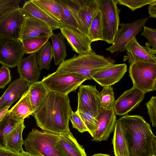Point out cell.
Instances as JSON below:
<instances>
[{
  "mask_svg": "<svg viewBox=\"0 0 156 156\" xmlns=\"http://www.w3.org/2000/svg\"><path fill=\"white\" fill-rule=\"evenodd\" d=\"M72 112L68 95L49 91L33 115L43 130L62 135L70 131L69 123Z\"/></svg>",
  "mask_w": 156,
  "mask_h": 156,
  "instance_id": "6da1fadb",
  "label": "cell"
},
{
  "mask_svg": "<svg viewBox=\"0 0 156 156\" xmlns=\"http://www.w3.org/2000/svg\"><path fill=\"white\" fill-rule=\"evenodd\" d=\"M118 120L125 130L129 156H154L153 144L156 136L143 117L127 114Z\"/></svg>",
  "mask_w": 156,
  "mask_h": 156,
  "instance_id": "7a4b0ae2",
  "label": "cell"
},
{
  "mask_svg": "<svg viewBox=\"0 0 156 156\" xmlns=\"http://www.w3.org/2000/svg\"><path fill=\"white\" fill-rule=\"evenodd\" d=\"M114 59L95 54H75L72 58L59 64L56 71L75 73L83 75L87 80L104 68L114 64Z\"/></svg>",
  "mask_w": 156,
  "mask_h": 156,
  "instance_id": "3957f363",
  "label": "cell"
},
{
  "mask_svg": "<svg viewBox=\"0 0 156 156\" xmlns=\"http://www.w3.org/2000/svg\"><path fill=\"white\" fill-rule=\"evenodd\" d=\"M60 135L33 129L23 145L26 151L36 156H61L55 147Z\"/></svg>",
  "mask_w": 156,
  "mask_h": 156,
  "instance_id": "277c9868",
  "label": "cell"
},
{
  "mask_svg": "<svg viewBox=\"0 0 156 156\" xmlns=\"http://www.w3.org/2000/svg\"><path fill=\"white\" fill-rule=\"evenodd\" d=\"M86 80L87 77L78 73L56 71L44 76L41 81L50 91L68 95Z\"/></svg>",
  "mask_w": 156,
  "mask_h": 156,
  "instance_id": "5b68a950",
  "label": "cell"
},
{
  "mask_svg": "<svg viewBox=\"0 0 156 156\" xmlns=\"http://www.w3.org/2000/svg\"><path fill=\"white\" fill-rule=\"evenodd\" d=\"M98 8L101 13L103 41L112 44L119 30L121 9L116 0H97Z\"/></svg>",
  "mask_w": 156,
  "mask_h": 156,
  "instance_id": "8992f818",
  "label": "cell"
},
{
  "mask_svg": "<svg viewBox=\"0 0 156 156\" xmlns=\"http://www.w3.org/2000/svg\"><path fill=\"white\" fill-rule=\"evenodd\" d=\"M129 76L133 87L145 94L156 89V64L138 62L130 65Z\"/></svg>",
  "mask_w": 156,
  "mask_h": 156,
  "instance_id": "52a82bcc",
  "label": "cell"
},
{
  "mask_svg": "<svg viewBox=\"0 0 156 156\" xmlns=\"http://www.w3.org/2000/svg\"><path fill=\"white\" fill-rule=\"evenodd\" d=\"M148 20V18H141L130 23H120L114 42L106 50L113 54L116 52H123L132 39L141 32Z\"/></svg>",
  "mask_w": 156,
  "mask_h": 156,
  "instance_id": "ba28073f",
  "label": "cell"
},
{
  "mask_svg": "<svg viewBox=\"0 0 156 156\" xmlns=\"http://www.w3.org/2000/svg\"><path fill=\"white\" fill-rule=\"evenodd\" d=\"M73 14L80 31L88 37L89 30L96 11L97 0H71Z\"/></svg>",
  "mask_w": 156,
  "mask_h": 156,
  "instance_id": "9c48e42d",
  "label": "cell"
},
{
  "mask_svg": "<svg viewBox=\"0 0 156 156\" xmlns=\"http://www.w3.org/2000/svg\"><path fill=\"white\" fill-rule=\"evenodd\" d=\"M25 54L20 40L0 36V64L8 68L17 66Z\"/></svg>",
  "mask_w": 156,
  "mask_h": 156,
  "instance_id": "30bf717a",
  "label": "cell"
},
{
  "mask_svg": "<svg viewBox=\"0 0 156 156\" xmlns=\"http://www.w3.org/2000/svg\"><path fill=\"white\" fill-rule=\"evenodd\" d=\"M25 18L20 7L6 14L0 20V36L20 40Z\"/></svg>",
  "mask_w": 156,
  "mask_h": 156,
  "instance_id": "8fae6325",
  "label": "cell"
},
{
  "mask_svg": "<svg viewBox=\"0 0 156 156\" xmlns=\"http://www.w3.org/2000/svg\"><path fill=\"white\" fill-rule=\"evenodd\" d=\"M99 93L95 86L80 85L78 93L77 110L89 112L97 118L101 108Z\"/></svg>",
  "mask_w": 156,
  "mask_h": 156,
  "instance_id": "7c38bea8",
  "label": "cell"
},
{
  "mask_svg": "<svg viewBox=\"0 0 156 156\" xmlns=\"http://www.w3.org/2000/svg\"><path fill=\"white\" fill-rule=\"evenodd\" d=\"M125 51L127 55L124 56V61L128 59L130 64L138 62L156 64V50L151 48L147 42L145 46H141L135 37L127 44Z\"/></svg>",
  "mask_w": 156,
  "mask_h": 156,
  "instance_id": "4fadbf2b",
  "label": "cell"
},
{
  "mask_svg": "<svg viewBox=\"0 0 156 156\" xmlns=\"http://www.w3.org/2000/svg\"><path fill=\"white\" fill-rule=\"evenodd\" d=\"M145 94L134 87L125 91L115 101L113 110L115 114L119 116L127 114L139 105Z\"/></svg>",
  "mask_w": 156,
  "mask_h": 156,
  "instance_id": "5bb4252c",
  "label": "cell"
},
{
  "mask_svg": "<svg viewBox=\"0 0 156 156\" xmlns=\"http://www.w3.org/2000/svg\"><path fill=\"white\" fill-rule=\"evenodd\" d=\"M61 33L73 50L78 54H95L91 48L92 42L88 37L77 29L61 27Z\"/></svg>",
  "mask_w": 156,
  "mask_h": 156,
  "instance_id": "9a60e30c",
  "label": "cell"
},
{
  "mask_svg": "<svg viewBox=\"0 0 156 156\" xmlns=\"http://www.w3.org/2000/svg\"><path fill=\"white\" fill-rule=\"evenodd\" d=\"M127 71L126 64H114L97 72L92 76V78L102 87L111 86L119 81Z\"/></svg>",
  "mask_w": 156,
  "mask_h": 156,
  "instance_id": "2e32d148",
  "label": "cell"
},
{
  "mask_svg": "<svg viewBox=\"0 0 156 156\" xmlns=\"http://www.w3.org/2000/svg\"><path fill=\"white\" fill-rule=\"evenodd\" d=\"M97 118L98 125L92 140L98 142L107 140L114 131L117 120L116 115L113 109L106 110L101 107Z\"/></svg>",
  "mask_w": 156,
  "mask_h": 156,
  "instance_id": "e0dca14e",
  "label": "cell"
},
{
  "mask_svg": "<svg viewBox=\"0 0 156 156\" xmlns=\"http://www.w3.org/2000/svg\"><path fill=\"white\" fill-rule=\"evenodd\" d=\"M25 17L20 41L36 37H50L53 33L51 27L45 22L31 16Z\"/></svg>",
  "mask_w": 156,
  "mask_h": 156,
  "instance_id": "ac0fdd59",
  "label": "cell"
},
{
  "mask_svg": "<svg viewBox=\"0 0 156 156\" xmlns=\"http://www.w3.org/2000/svg\"><path fill=\"white\" fill-rule=\"evenodd\" d=\"M30 84L20 77L11 82L0 98V109L10 106L28 90Z\"/></svg>",
  "mask_w": 156,
  "mask_h": 156,
  "instance_id": "d6986e66",
  "label": "cell"
},
{
  "mask_svg": "<svg viewBox=\"0 0 156 156\" xmlns=\"http://www.w3.org/2000/svg\"><path fill=\"white\" fill-rule=\"evenodd\" d=\"M55 147L61 156H87L83 147L70 131L60 135Z\"/></svg>",
  "mask_w": 156,
  "mask_h": 156,
  "instance_id": "ffe728a7",
  "label": "cell"
},
{
  "mask_svg": "<svg viewBox=\"0 0 156 156\" xmlns=\"http://www.w3.org/2000/svg\"><path fill=\"white\" fill-rule=\"evenodd\" d=\"M17 67L20 77L30 84L38 81L41 69L38 65L36 53L23 58Z\"/></svg>",
  "mask_w": 156,
  "mask_h": 156,
  "instance_id": "44dd1931",
  "label": "cell"
},
{
  "mask_svg": "<svg viewBox=\"0 0 156 156\" xmlns=\"http://www.w3.org/2000/svg\"><path fill=\"white\" fill-rule=\"evenodd\" d=\"M25 127L24 120L20 121L8 134L3 137V146L13 152L20 153L23 144L22 133Z\"/></svg>",
  "mask_w": 156,
  "mask_h": 156,
  "instance_id": "7402d4cb",
  "label": "cell"
},
{
  "mask_svg": "<svg viewBox=\"0 0 156 156\" xmlns=\"http://www.w3.org/2000/svg\"><path fill=\"white\" fill-rule=\"evenodd\" d=\"M24 16H30L47 24L53 30L60 29L61 26L59 22L45 12L31 0L26 1L21 8Z\"/></svg>",
  "mask_w": 156,
  "mask_h": 156,
  "instance_id": "603a6c76",
  "label": "cell"
},
{
  "mask_svg": "<svg viewBox=\"0 0 156 156\" xmlns=\"http://www.w3.org/2000/svg\"><path fill=\"white\" fill-rule=\"evenodd\" d=\"M34 111L30 100L28 91L9 110L8 114L14 120L19 122L33 115Z\"/></svg>",
  "mask_w": 156,
  "mask_h": 156,
  "instance_id": "cb8c5ba5",
  "label": "cell"
},
{
  "mask_svg": "<svg viewBox=\"0 0 156 156\" xmlns=\"http://www.w3.org/2000/svg\"><path fill=\"white\" fill-rule=\"evenodd\" d=\"M114 131L112 143L115 156H129L125 130L118 119L116 121Z\"/></svg>",
  "mask_w": 156,
  "mask_h": 156,
  "instance_id": "d4e9b609",
  "label": "cell"
},
{
  "mask_svg": "<svg viewBox=\"0 0 156 156\" xmlns=\"http://www.w3.org/2000/svg\"><path fill=\"white\" fill-rule=\"evenodd\" d=\"M49 91L41 81L30 84L28 93L34 112L38 109Z\"/></svg>",
  "mask_w": 156,
  "mask_h": 156,
  "instance_id": "484cf974",
  "label": "cell"
},
{
  "mask_svg": "<svg viewBox=\"0 0 156 156\" xmlns=\"http://www.w3.org/2000/svg\"><path fill=\"white\" fill-rule=\"evenodd\" d=\"M52 44V52L54 64H59L65 60L67 56L65 38L61 32L52 34L50 36Z\"/></svg>",
  "mask_w": 156,
  "mask_h": 156,
  "instance_id": "4316f807",
  "label": "cell"
},
{
  "mask_svg": "<svg viewBox=\"0 0 156 156\" xmlns=\"http://www.w3.org/2000/svg\"><path fill=\"white\" fill-rule=\"evenodd\" d=\"M55 1L62 11L61 19L59 22L61 27H71L80 31L73 13L71 0H56Z\"/></svg>",
  "mask_w": 156,
  "mask_h": 156,
  "instance_id": "83f0119b",
  "label": "cell"
},
{
  "mask_svg": "<svg viewBox=\"0 0 156 156\" xmlns=\"http://www.w3.org/2000/svg\"><path fill=\"white\" fill-rule=\"evenodd\" d=\"M31 0L53 19L58 22L60 21L62 18V11L55 0Z\"/></svg>",
  "mask_w": 156,
  "mask_h": 156,
  "instance_id": "f1b7e54d",
  "label": "cell"
},
{
  "mask_svg": "<svg viewBox=\"0 0 156 156\" xmlns=\"http://www.w3.org/2000/svg\"><path fill=\"white\" fill-rule=\"evenodd\" d=\"M88 37L92 42L103 41L101 13L98 9L96 12L89 30Z\"/></svg>",
  "mask_w": 156,
  "mask_h": 156,
  "instance_id": "f546056e",
  "label": "cell"
},
{
  "mask_svg": "<svg viewBox=\"0 0 156 156\" xmlns=\"http://www.w3.org/2000/svg\"><path fill=\"white\" fill-rule=\"evenodd\" d=\"M50 36L36 37L21 41L26 54L38 52L43 46L48 42Z\"/></svg>",
  "mask_w": 156,
  "mask_h": 156,
  "instance_id": "4dcf8cb0",
  "label": "cell"
},
{
  "mask_svg": "<svg viewBox=\"0 0 156 156\" xmlns=\"http://www.w3.org/2000/svg\"><path fill=\"white\" fill-rule=\"evenodd\" d=\"M53 57L52 47L49 42H47L38 51L37 55L38 65L41 69L49 70Z\"/></svg>",
  "mask_w": 156,
  "mask_h": 156,
  "instance_id": "1f68e13d",
  "label": "cell"
},
{
  "mask_svg": "<svg viewBox=\"0 0 156 156\" xmlns=\"http://www.w3.org/2000/svg\"><path fill=\"white\" fill-rule=\"evenodd\" d=\"M99 97L101 108L106 110L113 109L115 100L111 86L103 87L102 90L99 92Z\"/></svg>",
  "mask_w": 156,
  "mask_h": 156,
  "instance_id": "d6a6232c",
  "label": "cell"
},
{
  "mask_svg": "<svg viewBox=\"0 0 156 156\" xmlns=\"http://www.w3.org/2000/svg\"><path fill=\"white\" fill-rule=\"evenodd\" d=\"M80 117L92 137L97 128L98 121L97 118L90 112L77 111L75 112Z\"/></svg>",
  "mask_w": 156,
  "mask_h": 156,
  "instance_id": "836d02e7",
  "label": "cell"
},
{
  "mask_svg": "<svg viewBox=\"0 0 156 156\" xmlns=\"http://www.w3.org/2000/svg\"><path fill=\"white\" fill-rule=\"evenodd\" d=\"M12 119L8 112L0 122V146H3V137L20 122Z\"/></svg>",
  "mask_w": 156,
  "mask_h": 156,
  "instance_id": "e575fe53",
  "label": "cell"
},
{
  "mask_svg": "<svg viewBox=\"0 0 156 156\" xmlns=\"http://www.w3.org/2000/svg\"><path fill=\"white\" fill-rule=\"evenodd\" d=\"M19 0H0V20L6 14L19 7Z\"/></svg>",
  "mask_w": 156,
  "mask_h": 156,
  "instance_id": "d590c367",
  "label": "cell"
},
{
  "mask_svg": "<svg viewBox=\"0 0 156 156\" xmlns=\"http://www.w3.org/2000/svg\"><path fill=\"white\" fill-rule=\"evenodd\" d=\"M154 0H116L117 4L126 6L129 8L132 11L149 5Z\"/></svg>",
  "mask_w": 156,
  "mask_h": 156,
  "instance_id": "8d00e7d4",
  "label": "cell"
},
{
  "mask_svg": "<svg viewBox=\"0 0 156 156\" xmlns=\"http://www.w3.org/2000/svg\"><path fill=\"white\" fill-rule=\"evenodd\" d=\"M141 35L148 39V46L149 47L152 46L153 49L156 50V29L144 26Z\"/></svg>",
  "mask_w": 156,
  "mask_h": 156,
  "instance_id": "74e56055",
  "label": "cell"
},
{
  "mask_svg": "<svg viewBox=\"0 0 156 156\" xmlns=\"http://www.w3.org/2000/svg\"><path fill=\"white\" fill-rule=\"evenodd\" d=\"M150 120L154 127L156 126V97L152 96L149 101L145 103Z\"/></svg>",
  "mask_w": 156,
  "mask_h": 156,
  "instance_id": "f35d334b",
  "label": "cell"
},
{
  "mask_svg": "<svg viewBox=\"0 0 156 156\" xmlns=\"http://www.w3.org/2000/svg\"><path fill=\"white\" fill-rule=\"evenodd\" d=\"M69 119L72 123L73 127L77 129L78 131L81 133L88 132V129L83 122L76 112L72 111Z\"/></svg>",
  "mask_w": 156,
  "mask_h": 156,
  "instance_id": "ab89813d",
  "label": "cell"
},
{
  "mask_svg": "<svg viewBox=\"0 0 156 156\" xmlns=\"http://www.w3.org/2000/svg\"><path fill=\"white\" fill-rule=\"evenodd\" d=\"M11 80L10 70L9 68L2 66L0 67V89H3Z\"/></svg>",
  "mask_w": 156,
  "mask_h": 156,
  "instance_id": "60d3db41",
  "label": "cell"
},
{
  "mask_svg": "<svg viewBox=\"0 0 156 156\" xmlns=\"http://www.w3.org/2000/svg\"><path fill=\"white\" fill-rule=\"evenodd\" d=\"M0 156H21L20 153H16L9 151L4 147L0 146Z\"/></svg>",
  "mask_w": 156,
  "mask_h": 156,
  "instance_id": "b9f144b4",
  "label": "cell"
},
{
  "mask_svg": "<svg viewBox=\"0 0 156 156\" xmlns=\"http://www.w3.org/2000/svg\"><path fill=\"white\" fill-rule=\"evenodd\" d=\"M149 17L156 18V0L149 4L148 7Z\"/></svg>",
  "mask_w": 156,
  "mask_h": 156,
  "instance_id": "7bdbcfd3",
  "label": "cell"
},
{
  "mask_svg": "<svg viewBox=\"0 0 156 156\" xmlns=\"http://www.w3.org/2000/svg\"><path fill=\"white\" fill-rule=\"evenodd\" d=\"M10 107L7 106L0 109V122L7 114Z\"/></svg>",
  "mask_w": 156,
  "mask_h": 156,
  "instance_id": "ee69618b",
  "label": "cell"
},
{
  "mask_svg": "<svg viewBox=\"0 0 156 156\" xmlns=\"http://www.w3.org/2000/svg\"><path fill=\"white\" fill-rule=\"evenodd\" d=\"M20 153L21 156H36L29 154L26 151H24L23 149H22Z\"/></svg>",
  "mask_w": 156,
  "mask_h": 156,
  "instance_id": "f6af8a7d",
  "label": "cell"
},
{
  "mask_svg": "<svg viewBox=\"0 0 156 156\" xmlns=\"http://www.w3.org/2000/svg\"><path fill=\"white\" fill-rule=\"evenodd\" d=\"M92 156H110V155L107 154H101V153H98L94 154Z\"/></svg>",
  "mask_w": 156,
  "mask_h": 156,
  "instance_id": "bcb514c9",
  "label": "cell"
},
{
  "mask_svg": "<svg viewBox=\"0 0 156 156\" xmlns=\"http://www.w3.org/2000/svg\"><path fill=\"white\" fill-rule=\"evenodd\" d=\"M154 156L153 155H151V156Z\"/></svg>",
  "mask_w": 156,
  "mask_h": 156,
  "instance_id": "7dc6e473",
  "label": "cell"
}]
</instances>
